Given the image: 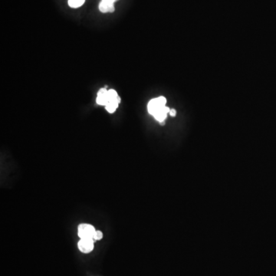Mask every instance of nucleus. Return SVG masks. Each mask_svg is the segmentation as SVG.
Here are the masks:
<instances>
[{
	"label": "nucleus",
	"mask_w": 276,
	"mask_h": 276,
	"mask_svg": "<svg viewBox=\"0 0 276 276\" xmlns=\"http://www.w3.org/2000/svg\"><path fill=\"white\" fill-rule=\"evenodd\" d=\"M166 104L167 99L161 96L150 100L147 104L149 114L160 123V125H165V120L167 118V114H170V109L166 106Z\"/></svg>",
	"instance_id": "nucleus-1"
},
{
	"label": "nucleus",
	"mask_w": 276,
	"mask_h": 276,
	"mask_svg": "<svg viewBox=\"0 0 276 276\" xmlns=\"http://www.w3.org/2000/svg\"><path fill=\"white\" fill-rule=\"evenodd\" d=\"M94 240L93 239H84L78 242V249L83 253H89L94 249Z\"/></svg>",
	"instance_id": "nucleus-3"
},
{
	"label": "nucleus",
	"mask_w": 276,
	"mask_h": 276,
	"mask_svg": "<svg viewBox=\"0 0 276 276\" xmlns=\"http://www.w3.org/2000/svg\"><path fill=\"white\" fill-rule=\"evenodd\" d=\"M96 230L94 226L90 224H81L78 228V236L81 239H94Z\"/></svg>",
	"instance_id": "nucleus-2"
},
{
	"label": "nucleus",
	"mask_w": 276,
	"mask_h": 276,
	"mask_svg": "<svg viewBox=\"0 0 276 276\" xmlns=\"http://www.w3.org/2000/svg\"><path fill=\"white\" fill-rule=\"evenodd\" d=\"M102 1H104V2H110V3H114L115 2L118 1V0H102Z\"/></svg>",
	"instance_id": "nucleus-10"
},
{
	"label": "nucleus",
	"mask_w": 276,
	"mask_h": 276,
	"mask_svg": "<svg viewBox=\"0 0 276 276\" xmlns=\"http://www.w3.org/2000/svg\"><path fill=\"white\" fill-rule=\"evenodd\" d=\"M99 9L101 12H113L114 11V3H110V2H104L102 1L99 4Z\"/></svg>",
	"instance_id": "nucleus-5"
},
{
	"label": "nucleus",
	"mask_w": 276,
	"mask_h": 276,
	"mask_svg": "<svg viewBox=\"0 0 276 276\" xmlns=\"http://www.w3.org/2000/svg\"><path fill=\"white\" fill-rule=\"evenodd\" d=\"M120 103H121V97H119L118 100L111 101H109L108 104L105 106V108H106V110L108 111V112L112 114V113L115 112V111L117 110V108H118Z\"/></svg>",
	"instance_id": "nucleus-6"
},
{
	"label": "nucleus",
	"mask_w": 276,
	"mask_h": 276,
	"mask_svg": "<svg viewBox=\"0 0 276 276\" xmlns=\"http://www.w3.org/2000/svg\"><path fill=\"white\" fill-rule=\"evenodd\" d=\"M85 0H68V5L72 8H78L84 3Z\"/></svg>",
	"instance_id": "nucleus-7"
},
{
	"label": "nucleus",
	"mask_w": 276,
	"mask_h": 276,
	"mask_svg": "<svg viewBox=\"0 0 276 276\" xmlns=\"http://www.w3.org/2000/svg\"><path fill=\"white\" fill-rule=\"evenodd\" d=\"M97 104L99 105H104L106 106L108 104V90L106 88H101L97 92V99H96Z\"/></svg>",
	"instance_id": "nucleus-4"
},
{
	"label": "nucleus",
	"mask_w": 276,
	"mask_h": 276,
	"mask_svg": "<svg viewBox=\"0 0 276 276\" xmlns=\"http://www.w3.org/2000/svg\"><path fill=\"white\" fill-rule=\"evenodd\" d=\"M102 238H103V233H102V232L98 231V230L96 231L95 233H94V239H93L95 241V240H101Z\"/></svg>",
	"instance_id": "nucleus-8"
},
{
	"label": "nucleus",
	"mask_w": 276,
	"mask_h": 276,
	"mask_svg": "<svg viewBox=\"0 0 276 276\" xmlns=\"http://www.w3.org/2000/svg\"><path fill=\"white\" fill-rule=\"evenodd\" d=\"M170 115L171 117H175L176 115V111L175 109H170Z\"/></svg>",
	"instance_id": "nucleus-9"
}]
</instances>
